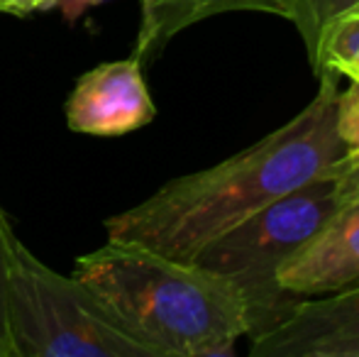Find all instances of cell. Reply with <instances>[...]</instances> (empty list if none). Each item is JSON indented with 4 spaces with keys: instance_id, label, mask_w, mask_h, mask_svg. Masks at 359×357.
Returning a JSON list of instances; mask_svg holds the SVG:
<instances>
[{
    "instance_id": "1",
    "label": "cell",
    "mask_w": 359,
    "mask_h": 357,
    "mask_svg": "<svg viewBox=\"0 0 359 357\" xmlns=\"http://www.w3.org/2000/svg\"><path fill=\"white\" fill-rule=\"evenodd\" d=\"M313 100L259 142L201 172L171 179L137 206L110 215L105 235L194 262L215 238L347 152L337 133L335 74L320 72Z\"/></svg>"
},
{
    "instance_id": "12",
    "label": "cell",
    "mask_w": 359,
    "mask_h": 357,
    "mask_svg": "<svg viewBox=\"0 0 359 357\" xmlns=\"http://www.w3.org/2000/svg\"><path fill=\"white\" fill-rule=\"evenodd\" d=\"M337 133L345 142L347 152L359 149V83H350V88L337 95Z\"/></svg>"
},
{
    "instance_id": "13",
    "label": "cell",
    "mask_w": 359,
    "mask_h": 357,
    "mask_svg": "<svg viewBox=\"0 0 359 357\" xmlns=\"http://www.w3.org/2000/svg\"><path fill=\"white\" fill-rule=\"evenodd\" d=\"M323 174L335 181V191H337L340 203L347 198H355V196H359V149L357 152H345Z\"/></svg>"
},
{
    "instance_id": "11",
    "label": "cell",
    "mask_w": 359,
    "mask_h": 357,
    "mask_svg": "<svg viewBox=\"0 0 359 357\" xmlns=\"http://www.w3.org/2000/svg\"><path fill=\"white\" fill-rule=\"evenodd\" d=\"M18 245L20 240L13 230V223L0 206V357H13V340L8 328V291Z\"/></svg>"
},
{
    "instance_id": "10",
    "label": "cell",
    "mask_w": 359,
    "mask_h": 357,
    "mask_svg": "<svg viewBox=\"0 0 359 357\" xmlns=\"http://www.w3.org/2000/svg\"><path fill=\"white\" fill-rule=\"evenodd\" d=\"M359 0H291V22L296 25L303 44H306L308 62L318 47L323 27L342 10L355 8Z\"/></svg>"
},
{
    "instance_id": "14",
    "label": "cell",
    "mask_w": 359,
    "mask_h": 357,
    "mask_svg": "<svg viewBox=\"0 0 359 357\" xmlns=\"http://www.w3.org/2000/svg\"><path fill=\"white\" fill-rule=\"evenodd\" d=\"M62 0H0V13L18 15V18H27L39 10H52Z\"/></svg>"
},
{
    "instance_id": "3",
    "label": "cell",
    "mask_w": 359,
    "mask_h": 357,
    "mask_svg": "<svg viewBox=\"0 0 359 357\" xmlns=\"http://www.w3.org/2000/svg\"><path fill=\"white\" fill-rule=\"evenodd\" d=\"M340 206L335 181L325 174L296 186L232 225L194 257L196 264L227 279L247 306V338L284 318L298 296L276 281L281 264L306 245Z\"/></svg>"
},
{
    "instance_id": "9",
    "label": "cell",
    "mask_w": 359,
    "mask_h": 357,
    "mask_svg": "<svg viewBox=\"0 0 359 357\" xmlns=\"http://www.w3.org/2000/svg\"><path fill=\"white\" fill-rule=\"evenodd\" d=\"M313 74L330 72L359 83V5L342 10L323 27L311 57Z\"/></svg>"
},
{
    "instance_id": "15",
    "label": "cell",
    "mask_w": 359,
    "mask_h": 357,
    "mask_svg": "<svg viewBox=\"0 0 359 357\" xmlns=\"http://www.w3.org/2000/svg\"><path fill=\"white\" fill-rule=\"evenodd\" d=\"M108 3V0H62L59 8H62V15L69 25H74L81 15H86L90 8H98V5Z\"/></svg>"
},
{
    "instance_id": "8",
    "label": "cell",
    "mask_w": 359,
    "mask_h": 357,
    "mask_svg": "<svg viewBox=\"0 0 359 357\" xmlns=\"http://www.w3.org/2000/svg\"><path fill=\"white\" fill-rule=\"evenodd\" d=\"M222 13H264L291 22V0H140V27L130 57L147 67L176 34Z\"/></svg>"
},
{
    "instance_id": "7",
    "label": "cell",
    "mask_w": 359,
    "mask_h": 357,
    "mask_svg": "<svg viewBox=\"0 0 359 357\" xmlns=\"http://www.w3.org/2000/svg\"><path fill=\"white\" fill-rule=\"evenodd\" d=\"M276 281L298 299L359 284V196L337 206L320 230L281 264Z\"/></svg>"
},
{
    "instance_id": "6",
    "label": "cell",
    "mask_w": 359,
    "mask_h": 357,
    "mask_svg": "<svg viewBox=\"0 0 359 357\" xmlns=\"http://www.w3.org/2000/svg\"><path fill=\"white\" fill-rule=\"evenodd\" d=\"M156 115L142 64L135 57L103 62L76 79L67 98L69 130L118 137L149 125Z\"/></svg>"
},
{
    "instance_id": "2",
    "label": "cell",
    "mask_w": 359,
    "mask_h": 357,
    "mask_svg": "<svg viewBox=\"0 0 359 357\" xmlns=\"http://www.w3.org/2000/svg\"><path fill=\"white\" fill-rule=\"evenodd\" d=\"M81 279L149 357H225L250 333L240 291L196 262L113 240L76 257Z\"/></svg>"
},
{
    "instance_id": "4",
    "label": "cell",
    "mask_w": 359,
    "mask_h": 357,
    "mask_svg": "<svg viewBox=\"0 0 359 357\" xmlns=\"http://www.w3.org/2000/svg\"><path fill=\"white\" fill-rule=\"evenodd\" d=\"M13 357H149L98 296L44 264L22 240L8 291Z\"/></svg>"
},
{
    "instance_id": "5",
    "label": "cell",
    "mask_w": 359,
    "mask_h": 357,
    "mask_svg": "<svg viewBox=\"0 0 359 357\" xmlns=\"http://www.w3.org/2000/svg\"><path fill=\"white\" fill-rule=\"evenodd\" d=\"M255 357H359V284L293 301L279 323L252 338Z\"/></svg>"
}]
</instances>
